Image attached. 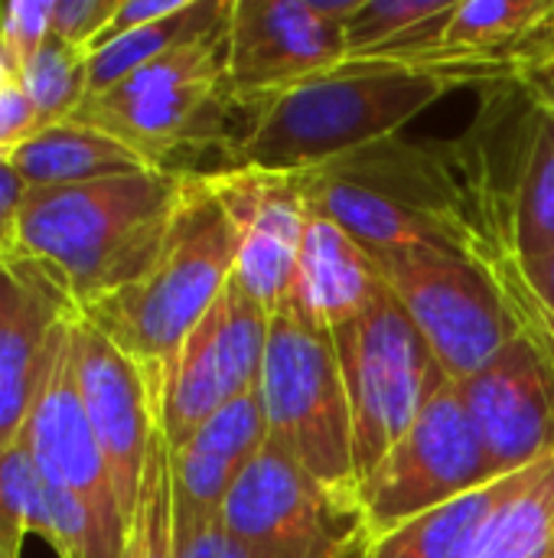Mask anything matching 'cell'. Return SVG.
<instances>
[{
    "label": "cell",
    "instance_id": "8d00e7d4",
    "mask_svg": "<svg viewBox=\"0 0 554 558\" xmlns=\"http://www.w3.org/2000/svg\"><path fill=\"white\" fill-rule=\"evenodd\" d=\"M13 78V72H10V65L3 62V56H0V85H7Z\"/></svg>",
    "mask_w": 554,
    "mask_h": 558
},
{
    "label": "cell",
    "instance_id": "2e32d148",
    "mask_svg": "<svg viewBox=\"0 0 554 558\" xmlns=\"http://www.w3.org/2000/svg\"><path fill=\"white\" fill-rule=\"evenodd\" d=\"M457 389L496 481L554 458V356L539 340L516 337Z\"/></svg>",
    "mask_w": 554,
    "mask_h": 558
},
{
    "label": "cell",
    "instance_id": "9c48e42d",
    "mask_svg": "<svg viewBox=\"0 0 554 558\" xmlns=\"http://www.w3.org/2000/svg\"><path fill=\"white\" fill-rule=\"evenodd\" d=\"M496 477L460 399L457 383L431 396L411 428L359 487V517L369 539L473 494Z\"/></svg>",
    "mask_w": 554,
    "mask_h": 558
},
{
    "label": "cell",
    "instance_id": "484cf974",
    "mask_svg": "<svg viewBox=\"0 0 554 558\" xmlns=\"http://www.w3.org/2000/svg\"><path fill=\"white\" fill-rule=\"evenodd\" d=\"M124 558H180L176 510H173V461H170V445L160 432L147 454L144 484L127 530Z\"/></svg>",
    "mask_w": 554,
    "mask_h": 558
},
{
    "label": "cell",
    "instance_id": "d4e9b609",
    "mask_svg": "<svg viewBox=\"0 0 554 558\" xmlns=\"http://www.w3.org/2000/svg\"><path fill=\"white\" fill-rule=\"evenodd\" d=\"M49 520V481L39 474L23 438L0 451V558H20L29 533Z\"/></svg>",
    "mask_w": 554,
    "mask_h": 558
},
{
    "label": "cell",
    "instance_id": "f1b7e54d",
    "mask_svg": "<svg viewBox=\"0 0 554 558\" xmlns=\"http://www.w3.org/2000/svg\"><path fill=\"white\" fill-rule=\"evenodd\" d=\"M526 333L554 356V252L529 262L503 265L496 275Z\"/></svg>",
    "mask_w": 554,
    "mask_h": 558
},
{
    "label": "cell",
    "instance_id": "9a60e30c",
    "mask_svg": "<svg viewBox=\"0 0 554 558\" xmlns=\"http://www.w3.org/2000/svg\"><path fill=\"white\" fill-rule=\"evenodd\" d=\"M219 526L258 553H317L362 536V520L336 507L284 451L271 441L235 477Z\"/></svg>",
    "mask_w": 554,
    "mask_h": 558
},
{
    "label": "cell",
    "instance_id": "d590c367",
    "mask_svg": "<svg viewBox=\"0 0 554 558\" xmlns=\"http://www.w3.org/2000/svg\"><path fill=\"white\" fill-rule=\"evenodd\" d=\"M516 85H522V92L554 118V56L535 62L532 69H526Z\"/></svg>",
    "mask_w": 554,
    "mask_h": 558
},
{
    "label": "cell",
    "instance_id": "277c9868",
    "mask_svg": "<svg viewBox=\"0 0 554 558\" xmlns=\"http://www.w3.org/2000/svg\"><path fill=\"white\" fill-rule=\"evenodd\" d=\"M235 271L232 222L206 173L183 177L180 206L157 262L127 288L82 311L124 350L160 396L163 376L189 330L219 301Z\"/></svg>",
    "mask_w": 554,
    "mask_h": 558
},
{
    "label": "cell",
    "instance_id": "30bf717a",
    "mask_svg": "<svg viewBox=\"0 0 554 558\" xmlns=\"http://www.w3.org/2000/svg\"><path fill=\"white\" fill-rule=\"evenodd\" d=\"M362 0H232L225 82L251 114L281 92L346 62V26Z\"/></svg>",
    "mask_w": 554,
    "mask_h": 558
},
{
    "label": "cell",
    "instance_id": "e0dca14e",
    "mask_svg": "<svg viewBox=\"0 0 554 558\" xmlns=\"http://www.w3.org/2000/svg\"><path fill=\"white\" fill-rule=\"evenodd\" d=\"M72 366L88 425L101 445L131 526L147 454L160 432L157 396L140 366L78 314L72 317Z\"/></svg>",
    "mask_w": 554,
    "mask_h": 558
},
{
    "label": "cell",
    "instance_id": "1f68e13d",
    "mask_svg": "<svg viewBox=\"0 0 554 558\" xmlns=\"http://www.w3.org/2000/svg\"><path fill=\"white\" fill-rule=\"evenodd\" d=\"M121 0H52V36L82 49H95Z\"/></svg>",
    "mask_w": 554,
    "mask_h": 558
},
{
    "label": "cell",
    "instance_id": "6da1fadb",
    "mask_svg": "<svg viewBox=\"0 0 554 558\" xmlns=\"http://www.w3.org/2000/svg\"><path fill=\"white\" fill-rule=\"evenodd\" d=\"M183 177L137 170L78 186H26L16 252L82 314L134 284L160 255Z\"/></svg>",
    "mask_w": 554,
    "mask_h": 558
},
{
    "label": "cell",
    "instance_id": "4fadbf2b",
    "mask_svg": "<svg viewBox=\"0 0 554 558\" xmlns=\"http://www.w3.org/2000/svg\"><path fill=\"white\" fill-rule=\"evenodd\" d=\"M72 317L75 314L62 317L49 333L42 369H39L36 392H33L20 438L29 448L39 474L49 484L78 497L85 510L95 517V523L101 526V533L108 536V543L118 553H124L131 526L121 510L114 477L108 471V461L88 425V415L75 386Z\"/></svg>",
    "mask_w": 554,
    "mask_h": 558
},
{
    "label": "cell",
    "instance_id": "4316f807",
    "mask_svg": "<svg viewBox=\"0 0 554 558\" xmlns=\"http://www.w3.org/2000/svg\"><path fill=\"white\" fill-rule=\"evenodd\" d=\"M85 62H88V56L82 49L49 36V43L16 75V82L26 92V98L33 101L42 128L69 121L82 108V101L88 95Z\"/></svg>",
    "mask_w": 554,
    "mask_h": 558
},
{
    "label": "cell",
    "instance_id": "52a82bcc",
    "mask_svg": "<svg viewBox=\"0 0 554 558\" xmlns=\"http://www.w3.org/2000/svg\"><path fill=\"white\" fill-rule=\"evenodd\" d=\"M376 258L389 294L451 383L470 379L526 333L506 291L483 265L431 245H405Z\"/></svg>",
    "mask_w": 554,
    "mask_h": 558
},
{
    "label": "cell",
    "instance_id": "603a6c76",
    "mask_svg": "<svg viewBox=\"0 0 554 558\" xmlns=\"http://www.w3.org/2000/svg\"><path fill=\"white\" fill-rule=\"evenodd\" d=\"M457 0H362L346 26V62L411 65L447 26Z\"/></svg>",
    "mask_w": 554,
    "mask_h": 558
},
{
    "label": "cell",
    "instance_id": "e575fe53",
    "mask_svg": "<svg viewBox=\"0 0 554 558\" xmlns=\"http://www.w3.org/2000/svg\"><path fill=\"white\" fill-rule=\"evenodd\" d=\"M23 196H26V183L3 160L0 163V255L16 252V219H20Z\"/></svg>",
    "mask_w": 554,
    "mask_h": 558
},
{
    "label": "cell",
    "instance_id": "836d02e7",
    "mask_svg": "<svg viewBox=\"0 0 554 558\" xmlns=\"http://www.w3.org/2000/svg\"><path fill=\"white\" fill-rule=\"evenodd\" d=\"M183 3H186V0H121L118 10H114V16H111V23H108L104 33L98 36L95 49H101L104 43H111V39H118V36H124V33H131V29L150 26V23H157V20H163V16H170V13H176ZM95 49H91V52H95ZM91 52H88V56H91Z\"/></svg>",
    "mask_w": 554,
    "mask_h": 558
},
{
    "label": "cell",
    "instance_id": "ac0fdd59",
    "mask_svg": "<svg viewBox=\"0 0 554 558\" xmlns=\"http://www.w3.org/2000/svg\"><path fill=\"white\" fill-rule=\"evenodd\" d=\"M385 291L379 258L343 226L310 209L284 314L333 333L362 317Z\"/></svg>",
    "mask_w": 554,
    "mask_h": 558
},
{
    "label": "cell",
    "instance_id": "7c38bea8",
    "mask_svg": "<svg viewBox=\"0 0 554 558\" xmlns=\"http://www.w3.org/2000/svg\"><path fill=\"white\" fill-rule=\"evenodd\" d=\"M268 337L271 314L229 281L219 301L189 330L163 376L157 425L170 448H180L222 405L258 389Z\"/></svg>",
    "mask_w": 554,
    "mask_h": 558
},
{
    "label": "cell",
    "instance_id": "44dd1931",
    "mask_svg": "<svg viewBox=\"0 0 554 558\" xmlns=\"http://www.w3.org/2000/svg\"><path fill=\"white\" fill-rule=\"evenodd\" d=\"M229 20H232V0H186L176 13L104 43L85 62V85H88L85 98H98L111 92L137 69L183 46L229 33Z\"/></svg>",
    "mask_w": 554,
    "mask_h": 558
},
{
    "label": "cell",
    "instance_id": "d6986e66",
    "mask_svg": "<svg viewBox=\"0 0 554 558\" xmlns=\"http://www.w3.org/2000/svg\"><path fill=\"white\" fill-rule=\"evenodd\" d=\"M10 258L16 288L0 320V451L13 445L26 425L52 327L62 317L78 314L33 262L23 255Z\"/></svg>",
    "mask_w": 554,
    "mask_h": 558
},
{
    "label": "cell",
    "instance_id": "d6a6232c",
    "mask_svg": "<svg viewBox=\"0 0 554 558\" xmlns=\"http://www.w3.org/2000/svg\"><path fill=\"white\" fill-rule=\"evenodd\" d=\"M39 131H46V128H42L33 101L20 88V82L10 78L7 85H0V154H10L13 147H20L23 141H29Z\"/></svg>",
    "mask_w": 554,
    "mask_h": 558
},
{
    "label": "cell",
    "instance_id": "5b68a950",
    "mask_svg": "<svg viewBox=\"0 0 554 558\" xmlns=\"http://www.w3.org/2000/svg\"><path fill=\"white\" fill-rule=\"evenodd\" d=\"M225 43L229 33L183 46L137 69L111 92L85 98L69 121L121 141L160 173H199V157L212 150L229 167L251 114L225 82Z\"/></svg>",
    "mask_w": 554,
    "mask_h": 558
},
{
    "label": "cell",
    "instance_id": "4dcf8cb0",
    "mask_svg": "<svg viewBox=\"0 0 554 558\" xmlns=\"http://www.w3.org/2000/svg\"><path fill=\"white\" fill-rule=\"evenodd\" d=\"M52 36V0H0V56L13 78Z\"/></svg>",
    "mask_w": 554,
    "mask_h": 558
},
{
    "label": "cell",
    "instance_id": "ba28073f",
    "mask_svg": "<svg viewBox=\"0 0 554 558\" xmlns=\"http://www.w3.org/2000/svg\"><path fill=\"white\" fill-rule=\"evenodd\" d=\"M343 373L359 487L411 428L421 409L451 379L438 366L418 327L385 291L362 317L330 333Z\"/></svg>",
    "mask_w": 554,
    "mask_h": 558
},
{
    "label": "cell",
    "instance_id": "83f0119b",
    "mask_svg": "<svg viewBox=\"0 0 554 558\" xmlns=\"http://www.w3.org/2000/svg\"><path fill=\"white\" fill-rule=\"evenodd\" d=\"M264 445H268V422L261 412L258 389H251L242 399L222 405L212 418H206L180 448H196L242 471Z\"/></svg>",
    "mask_w": 554,
    "mask_h": 558
},
{
    "label": "cell",
    "instance_id": "ffe728a7",
    "mask_svg": "<svg viewBox=\"0 0 554 558\" xmlns=\"http://www.w3.org/2000/svg\"><path fill=\"white\" fill-rule=\"evenodd\" d=\"M7 163L26 186H78L150 170L121 141L78 121H62L33 134L7 154Z\"/></svg>",
    "mask_w": 554,
    "mask_h": 558
},
{
    "label": "cell",
    "instance_id": "3957f363",
    "mask_svg": "<svg viewBox=\"0 0 554 558\" xmlns=\"http://www.w3.org/2000/svg\"><path fill=\"white\" fill-rule=\"evenodd\" d=\"M464 88L447 72L398 62H343L251 111L229 167L307 173L398 131L444 95Z\"/></svg>",
    "mask_w": 554,
    "mask_h": 558
},
{
    "label": "cell",
    "instance_id": "f546056e",
    "mask_svg": "<svg viewBox=\"0 0 554 558\" xmlns=\"http://www.w3.org/2000/svg\"><path fill=\"white\" fill-rule=\"evenodd\" d=\"M366 546H369V536L362 533L353 543L336 546V549H317V553H297V556L258 553V549H248V546L235 543L219 526V520H206V523L176 520V549H180V558H366Z\"/></svg>",
    "mask_w": 554,
    "mask_h": 558
},
{
    "label": "cell",
    "instance_id": "7402d4cb",
    "mask_svg": "<svg viewBox=\"0 0 554 558\" xmlns=\"http://www.w3.org/2000/svg\"><path fill=\"white\" fill-rule=\"evenodd\" d=\"M513 481L516 474L500 477L473 494H464L369 539L366 558H470L490 517L506 500Z\"/></svg>",
    "mask_w": 554,
    "mask_h": 558
},
{
    "label": "cell",
    "instance_id": "cb8c5ba5",
    "mask_svg": "<svg viewBox=\"0 0 554 558\" xmlns=\"http://www.w3.org/2000/svg\"><path fill=\"white\" fill-rule=\"evenodd\" d=\"M470 558H554V458L516 474Z\"/></svg>",
    "mask_w": 554,
    "mask_h": 558
},
{
    "label": "cell",
    "instance_id": "5bb4252c",
    "mask_svg": "<svg viewBox=\"0 0 554 558\" xmlns=\"http://www.w3.org/2000/svg\"><path fill=\"white\" fill-rule=\"evenodd\" d=\"M235 235L232 281L264 311L281 314L310 219L300 173L219 167L206 173Z\"/></svg>",
    "mask_w": 554,
    "mask_h": 558
},
{
    "label": "cell",
    "instance_id": "8992f818",
    "mask_svg": "<svg viewBox=\"0 0 554 558\" xmlns=\"http://www.w3.org/2000/svg\"><path fill=\"white\" fill-rule=\"evenodd\" d=\"M258 399L268 422V441L336 507L359 517L353 412L330 333H320L284 311L274 314Z\"/></svg>",
    "mask_w": 554,
    "mask_h": 558
},
{
    "label": "cell",
    "instance_id": "8fae6325",
    "mask_svg": "<svg viewBox=\"0 0 554 558\" xmlns=\"http://www.w3.org/2000/svg\"><path fill=\"white\" fill-rule=\"evenodd\" d=\"M464 141L473 160V173L483 199V222L493 248L490 275H496L503 265L542 258L554 252L552 114L522 92V101L509 118V134L503 144V160H506L503 170L483 121L470 128Z\"/></svg>",
    "mask_w": 554,
    "mask_h": 558
},
{
    "label": "cell",
    "instance_id": "7a4b0ae2",
    "mask_svg": "<svg viewBox=\"0 0 554 558\" xmlns=\"http://www.w3.org/2000/svg\"><path fill=\"white\" fill-rule=\"evenodd\" d=\"M307 203L359 239L372 255L431 245L487 268L457 141H379L366 150L300 173Z\"/></svg>",
    "mask_w": 554,
    "mask_h": 558
}]
</instances>
